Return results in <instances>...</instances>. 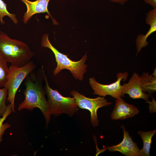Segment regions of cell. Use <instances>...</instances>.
I'll use <instances>...</instances> for the list:
<instances>
[{
	"label": "cell",
	"instance_id": "9",
	"mask_svg": "<svg viewBox=\"0 0 156 156\" xmlns=\"http://www.w3.org/2000/svg\"><path fill=\"white\" fill-rule=\"evenodd\" d=\"M122 94L124 97L125 94H128L130 98L133 99H142L146 101L150 96L143 90L140 82V77L139 75L135 72L129 82L123 85Z\"/></svg>",
	"mask_w": 156,
	"mask_h": 156
},
{
	"label": "cell",
	"instance_id": "14",
	"mask_svg": "<svg viewBox=\"0 0 156 156\" xmlns=\"http://www.w3.org/2000/svg\"><path fill=\"white\" fill-rule=\"evenodd\" d=\"M148 73H143L140 76V82L143 91L148 92L150 96V94L155 92L156 90V77L152 74L149 75Z\"/></svg>",
	"mask_w": 156,
	"mask_h": 156
},
{
	"label": "cell",
	"instance_id": "6",
	"mask_svg": "<svg viewBox=\"0 0 156 156\" xmlns=\"http://www.w3.org/2000/svg\"><path fill=\"white\" fill-rule=\"evenodd\" d=\"M70 93L75 99L79 108L87 109L90 112V122L94 127H96L99 125V120L97 116L98 109L112 103L111 102H108L104 96L90 98L75 90L72 91Z\"/></svg>",
	"mask_w": 156,
	"mask_h": 156
},
{
	"label": "cell",
	"instance_id": "15",
	"mask_svg": "<svg viewBox=\"0 0 156 156\" xmlns=\"http://www.w3.org/2000/svg\"><path fill=\"white\" fill-rule=\"evenodd\" d=\"M7 62L0 55V89L5 87L9 74Z\"/></svg>",
	"mask_w": 156,
	"mask_h": 156
},
{
	"label": "cell",
	"instance_id": "17",
	"mask_svg": "<svg viewBox=\"0 0 156 156\" xmlns=\"http://www.w3.org/2000/svg\"><path fill=\"white\" fill-rule=\"evenodd\" d=\"M12 112V107L10 104L7 105L6 110L3 115L0 118V144L2 141L3 136L5 131L11 127L10 124L3 122L7 117Z\"/></svg>",
	"mask_w": 156,
	"mask_h": 156
},
{
	"label": "cell",
	"instance_id": "7",
	"mask_svg": "<svg viewBox=\"0 0 156 156\" xmlns=\"http://www.w3.org/2000/svg\"><path fill=\"white\" fill-rule=\"evenodd\" d=\"M127 71L123 73L120 72L117 75L116 81L109 84H103L98 82L95 78L92 77L89 79L90 85L94 90L93 94L105 97L109 95L117 99L124 97L122 94L123 86L120 83L122 80L126 81L128 77Z\"/></svg>",
	"mask_w": 156,
	"mask_h": 156
},
{
	"label": "cell",
	"instance_id": "22",
	"mask_svg": "<svg viewBox=\"0 0 156 156\" xmlns=\"http://www.w3.org/2000/svg\"><path fill=\"white\" fill-rule=\"evenodd\" d=\"M156 68L153 70V73L152 75L155 77H156Z\"/></svg>",
	"mask_w": 156,
	"mask_h": 156
},
{
	"label": "cell",
	"instance_id": "11",
	"mask_svg": "<svg viewBox=\"0 0 156 156\" xmlns=\"http://www.w3.org/2000/svg\"><path fill=\"white\" fill-rule=\"evenodd\" d=\"M139 113L138 109L135 106L126 103L120 97L116 99L111 118L113 120H122L131 118Z\"/></svg>",
	"mask_w": 156,
	"mask_h": 156
},
{
	"label": "cell",
	"instance_id": "2",
	"mask_svg": "<svg viewBox=\"0 0 156 156\" xmlns=\"http://www.w3.org/2000/svg\"><path fill=\"white\" fill-rule=\"evenodd\" d=\"M25 89L23 92L25 99L18 105V110L26 109L32 111L38 108L44 116L47 126L50 120L48 105L45 97V92L39 81L28 78L25 82Z\"/></svg>",
	"mask_w": 156,
	"mask_h": 156
},
{
	"label": "cell",
	"instance_id": "21",
	"mask_svg": "<svg viewBox=\"0 0 156 156\" xmlns=\"http://www.w3.org/2000/svg\"><path fill=\"white\" fill-rule=\"evenodd\" d=\"M114 3H118L121 5H124L126 2L130 0H109Z\"/></svg>",
	"mask_w": 156,
	"mask_h": 156
},
{
	"label": "cell",
	"instance_id": "18",
	"mask_svg": "<svg viewBox=\"0 0 156 156\" xmlns=\"http://www.w3.org/2000/svg\"><path fill=\"white\" fill-rule=\"evenodd\" d=\"M7 90L4 87L0 89V117H2L6 112L7 105L6 101L7 99Z\"/></svg>",
	"mask_w": 156,
	"mask_h": 156
},
{
	"label": "cell",
	"instance_id": "1",
	"mask_svg": "<svg viewBox=\"0 0 156 156\" xmlns=\"http://www.w3.org/2000/svg\"><path fill=\"white\" fill-rule=\"evenodd\" d=\"M35 54L26 43L12 39L0 30V55L11 65L23 66L31 61Z\"/></svg>",
	"mask_w": 156,
	"mask_h": 156
},
{
	"label": "cell",
	"instance_id": "13",
	"mask_svg": "<svg viewBox=\"0 0 156 156\" xmlns=\"http://www.w3.org/2000/svg\"><path fill=\"white\" fill-rule=\"evenodd\" d=\"M156 133V130L143 131H139L138 133L142 138L143 144L142 148L139 151L140 156H149L152 139Z\"/></svg>",
	"mask_w": 156,
	"mask_h": 156
},
{
	"label": "cell",
	"instance_id": "8",
	"mask_svg": "<svg viewBox=\"0 0 156 156\" xmlns=\"http://www.w3.org/2000/svg\"><path fill=\"white\" fill-rule=\"evenodd\" d=\"M121 128L123 132V138L122 141L117 145L107 147L103 151L107 149L112 152L118 151L127 156H140V149L137 143L133 141L128 132L125 129L124 125L121 126Z\"/></svg>",
	"mask_w": 156,
	"mask_h": 156
},
{
	"label": "cell",
	"instance_id": "4",
	"mask_svg": "<svg viewBox=\"0 0 156 156\" xmlns=\"http://www.w3.org/2000/svg\"><path fill=\"white\" fill-rule=\"evenodd\" d=\"M42 69L45 82L44 89L47 97V101L51 115L57 116L65 114L72 116L78 109V106L75 99L70 96L64 97L57 90L51 88L49 85L43 66Z\"/></svg>",
	"mask_w": 156,
	"mask_h": 156
},
{
	"label": "cell",
	"instance_id": "20",
	"mask_svg": "<svg viewBox=\"0 0 156 156\" xmlns=\"http://www.w3.org/2000/svg\"><path fill=\"white\" fill-rule=\"evenodd\" d=\"M146 3L151 5L153 8H156V0H144Z\"/></svg>",
	"mask_w": 156,
	"mask_h": 156
},
{
	"label": "cell",
	"instance_id": "19",
	"mask_svg": "<svg viewBox=\"0 0 156 156\" xmlns=\"http://www.w3.org/2000/svg\"><path fill=\"white\" fill-rule=\"evenodd\" d=\"M152 100L150 102L148 100L146 101V103L149 104V111L150 113H154L156 112V101L154 98L152 97Z\"/></svg>",
	"mask_w": 156,
	"mask_h": 156
},
{
	"label": "cell",
	"instance_id": "3",
	"mask_svg": "<svg viewBox=\"0 0 156 156\" xmlns=\"http://www.w3.org/2000/svg\"><path fill=\"white\" fill-rule=\"evenodd\" d=\"M41 45L42 47L49 49L54 55L57 66L53 72L54 75H57L62 70L66 69L70 72L75 79L80 81L83 80L84 75L87 71V65L85 64L87 58L86 54L78 61H72L67 55L60 53L52 45L49 41V35L47 33L42 37Z\"/></svg>",
	"mask_w": 156,
	"mask_h": 156
},
{
	"label": "cell",
	"instance_id": "10",
	"mask_svg": "<svg viewBox=\"0 0 156 156\" xmlns=\"http://www.w3.org/2000/svg\"><path fill=\"white\" fill-rule=\"evenodd\" d=\"M25 3L27 8L26 11L23 16V21L26 24L34 15L36 14L47 13L52 19L54 24L57 23L53 18L48 9V6L50 0H36L31 1L28 0H20Z\"/></svg>",
	"mask_w": 156,
	"mask_h": 156
},
{
	"label": "cell",
	"instance_id": "16",
	"mask_svg": "<svg viewBox=\"0 0 156 156\" xmlns=\"http://www.w3.org/2000/svg\"><path fill=\"white\" fill-rule=\"evenodd\" d=\"M5 16H8L15 24L18 23L16 14L9 12L7 9V4L2 0H0V23L1 25L5 24L3 19Z\"/></svg>",
	"mask_w": 156,
	"mask_h": 156
},
{
	"label": "cell",
	"instance_id": "5",
	"mask_svg": "<svg viewBox=\"0 0 156 156\" xmlns=\"http://www.w3.org/2000/svg\"><path fill=\"white\" fill-rule=\"evenodd\" d=\"M36 68L34 62L30 61L23 66L18 67L11 65L5 87L7 90V99L10 102L12 111L15 112L14 101L16 92L24 79Z\"/></svg>",
	"mask_w": 156,
	"mask_h": 156
},
{
	"label": "cell",
	"instance_id": "12",
	"mask_svg": "<svg viewBox=\"0 0 156 156\" xmlns=\"http://www.w3.org/2000/svg\"><path fill=\"white\" fill-rule=\"evenodd\" d=\"M146 23L150 27L145 35H139L136 39L135 43L137 48L136 55L141 50L142 48L147 46L148 42L147 39L152 33L156 31V8H153L147 14L145 18Z\"/></svg>",
	"mask_w": 156,
	"mask_h": 156
}]
</instances>
